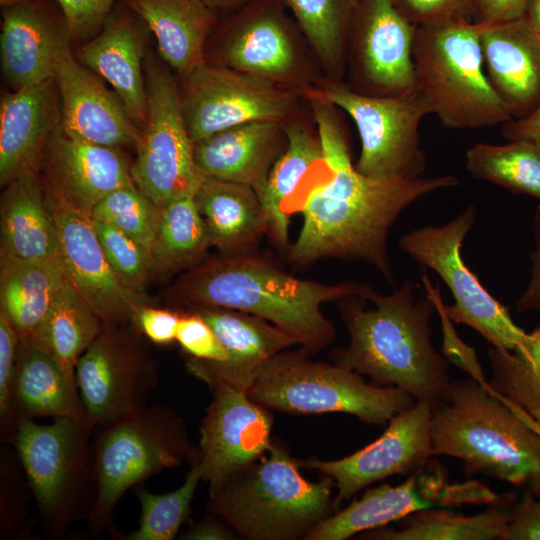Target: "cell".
<instances>
[{"label": "cell", "instance_id": "1", "mask_svg": "<svg viewBox=\"0 0 540 540\" xmlns=\"http://www.w3.org/2000/svg\"><path fill=\"white\" fill-rule=\"evenodd\" d=\"M308 101L323 151V161L305 180L289 213L301 212L303 224L287 250L294 266L322 259L363 261L393 284L387 251L389 230L413 202L458 185L451 175L417 179H380L361 174L352 162L349 142L331 103Z\"/></svg>", "mask_w": 540, "mask_h": 540}, {"label": "cell", "instance_id": "2", "mask_svg": "<svg viewBox=\"0 0 540 540\" xmlns=\"http://www.w3.org/2000/svg\"><path fill=\"white\" fill-rule=\"evenodd\" d=\"M373 293L368 284L353 280L325 284L294 277L253 250L204 258L164 291L176 304L230 308L265 319L310 354L336 338L333 323L322 313L324 303L353 296L369 300Z\"/></svg>", "mask_w": 540, "mask_h": 540}, {"label": "cell", "instance_id": "3", "mask_svg": "<svg viewBox=\"0 0 540 540\" xmlns=\"http://www.w3.org/2000/svg\"><path fill=\"white\" fill-rule=\"evenodd\" d=\"M412 293L413 285L406 280L389 295L374 291L369 298L373 308L366 309L365 299L357 296L338 301L349 344L334 349L330 358L369 376L376 385L398 387L433 408L448 394L449 362L432 345L433 302H415Z\"/></svg>", "mask_w": 540, "mask_h": 540}, {"label": "cell", "instance_id": "4", "mask_svg": "<svg viewBox=\"0 0 540 540\" xmlns=\"http://www.w3.org/2000/svg\"><path fill=\"white\" fill-rule=\"evenodd\" d=\"M434 456L461 460L468 474H484L540 498V435L501 398L474 379L451 382L432 408Z\"/></svg>", "mask_w": 540, "mask_h": 540}, {"label": "cell", "instance_id": "5", "mask_svg": "<svg viewBox=\"0 0 540 540\" xmlns=\"http://www.w3.org/2000/svg\"><path fill=\"white\" fill-rule=\"evenodd\" d=\"M285 447L271 443L257 461L210 487V512L251 540L305 538L334 507L333 478H304Z\"/></svg>", "mask_w": 540, "mask_h": 540}, {"label": "cell", "instance_id": "6", "mask_svg": "<svg viewBox=\"0 0 540 540\" xmlns=\"http://www.w3.org/2000/svg\"><path fill=\"white\" fill-rule=\"evenodd\" d=\"M481 29L473 21L417 27L415 88L447 128L477 129L514 119L484 71Z\"/></svg>", "mask_w": 540, "mask_h": 540}, {"label": "cell", "instance_id": "7", "mask_svg": "<svg viewBox=\"0 0 540 540\" xmlns=\"http://www.w3.org/2000/svg\"><path fill=\"white\" fill-rule=\"evenodd\" d=\"M92 455L96 490L88 520L92 531L101 532L128 489L184 461L193 463L198 449L174 410L152 404L95 427Z\"/></svg>", "mask_w": 540, "mask_h": 540}, {"label": "cell", "instance_id": "8", "mask_svg": "<svg viewBox=\"0 0 540 540\" xmlns=\"http://www.w3.org/2000/svg\"><path fill=\"white\" fill-rule=\"evenodd\" d=\"M304 349L275 355L258 372L247 395L265 408L291 413L343 412L384 425L417 400L398 387L368 384L339 364L313 361Z\"/></svg>", "mask_w": 540, "mask_h": 540}, {"label": "cell", "instance_id": "9", "mask_svg": "<svg viewBox=\"0 0 540 540\" xmlns=\"http://www.w3.org/2000/svg\"><path fill=\"white\" fill-rule=\"evenodd\" d=\"M88 419L54 418L17 422L12 442L35 497L45 529L59 535L95 500L92 432Z\"/></svg>", "mask_w": 540, "mask_h": 540}, {"label": "cell", "instance_id": "10", "mask_svg": "<svg viewBox=\"0 0 540 540\" xmlns=\"http://www.w3.org/2000/svg\"><path fill=\"white\" fill-rule=\"evenodd\" d=\"M309 97L325 100L351 117L361 141L355 164L361 174L380 179L422 177L426 156L420 146L419 126L431 111L416 88L396 96H375L323 76L304 95Z\"/></svg>", "mask_w": 540, "mask_h": 540}, {"label": "cell", "instance_id": "11", "mask_svg": "<svg viewBox=\"0 0 540 540\" xmlns=\"http://www.w3.org/2000/svg\"><path fill=\"white\" fill-rule=\"evenodd\" d=\"M284 0H254L234 10L218 27L211 64L294 90L303 97L323 76L316 74L307 43ZM308 44V43H307ZM315 57V56H314Z\"/></svg>", "mask_w": 540, "mask_h": 540}, {"label": "cell", "instance_id": "12", "mask_svg": "<svg viewBox=\"0 0 540 540\" xmlns=\"http://www.w3.org/2000/svg\"><path fill=\"white\" fill-rule=\"evenodd\" d=\"M146 120L131 166L135 185L159 208L195 193L203 179L183 115L180 86L162 60L146 55Z\"/></svg>", "mask_w": 540, "mask_h": 540}, {"label": "cell", "instance_id": "13", "mask_svg": "<svg viewBox=\"0 0 540 540\" xmlns=\"http://www.w3.org/2000/svg\"><path fill=\"white\" fill-rule=\"evenodd\" d=\"M476 209L470 205L441 226H425L401 237L399 247L423 267L435 271L449 288L454 304L445 305L452 322L477 331L491 346L515 351L527 345L529 333L517 326L507 307L494 298L461 257Z\"/></svg>", "mask_w": 540, "mask_h": 540}, {"label": "cell", "instance_id": "14", "mask_svg": "<svg viewBox=\"0 0 540 540\" xmlns=\"http://www.w3.org/2000/svg\"><path fill=\"white\" fill-rule=\"evenodd\" d=\"M133 324L103 325L79 357L76 381L86 414L97 427L141 409L159 385V366Z\"/></svg>", "mask_w": 540, "mask_h": 540}, {"label": "cell", "instance_id": "15", "mask_svg": "<svg viewBox=\"0 0 540 540\" xmlns=\"http://www.w3.org/2000/svg\"><path fill=\"white\" fill-rule=\"evenodd\" d=\"M179 86L193 144L248 122H286L305 100L294 90L208 62L182 79Z\"/></svg>", "mask_w": 540, "mask_h": 540}, {"label": "cell", "instance_id": "16", "mask_svg": "<svg viewBox=\"0 0 540 540\" xmlns=\"http://www.w3.org/2000/svg\"><path fill=\"white\" fill-rule=\"evenodd\" d=\"M41 181L55 222L59 265L65 277L103 325L132 324L138 310L150 304L148 296L127 288L117 278L92 217Z\"/></svg>", "mask_w": 540, "mask_h": 540}, {"label": "cell", "instance_id": "17", "mask_svg": "<svg viewBox=\"0 0 540 540\" xmlns=\"http://www.w3.org/2000/svg\"><path fill=\"white\" fill-rule=\"evenodd\" d=\"M416 30L393 0H360L347 39L348 85L375 96L414 90L412 51Z\"/></svg>", "mask_w": 540, "mask_h": 540}, {"label": "cell", "instance_id": "18", "mask_svg": "<svg viewBox=\"0 0 540 540\" xmlns=\"http://www.w3.org/2000/svg\"><path fill=\"white\" fill-rule=\"evenodd\" d=\"M431 415V405L417 401L395 415L377 440L357 452L334 461L312 457L299 464L335 480L337 495L333 504L337 507L376 481L422 468L434 456Z\"/></svg>", "mask_w": 540, "mask_h": 540}, {"label": "cell", "instance_id": "19", "mask_svg": "<svg viewBox=\"0 0 540 540\" xmlns=\"http://www.w3.org/2000/svg\"><path fill=\"white\" fill-rule=\"evenodd\" d=\"M213 398L200 427L195 463L201 479L214 487L246 468L271 445L273 418L246 392L223 383L209 386Z\"/></svg>", "mask_w": 540, "mask_h": 540}, {"label": "cell", "instance_id": "20", "mask_svg": "<svg viewBox=\"0 0 540 540\" xmlns=\"http://www.w3.org/2000/svg\"><path fill=\"white\" fill-rule=\"evenodd\" d=\"M1 16L0 59L6 82L19 90L54 78L72 43L57 0H27L2 8Z\"/></svg>", "mask_w": 540, "mask_h": 540}, {"label": "cell", "instance_id": "21", "mask_svg": "<svg viewBox=\"0 0 540 540\" xmlns=\"http://www.w3.org/2000/svg\"><path fill=\"white\" fill-rule=\"evenodd\" d=\"M189 308L208 323L227 353L225 361L186 359L187 371L208 386L223 383L247 393L266 362L298 344L283 329L249 313L216 306Z\"/></svg>", "mask_w": 540, "mask_h": 540}, {"label": "cell", "instance_id": "22", "mask_svg": "<svg viewBox=\"0 0 540 540\" xmlns=\"http://www.w3.org/2000/svg\"><path fill=\"white\" fill-rule=\"evenodd\" d=\"M96 75L76 61L72 52L58 64L54 79L63 131L97 145L136 149L141 128L130 117L118 94Z\"/></svg>", "mask_w": 540, "mask_h": 540}, {"label": "cell", "instance_id": "23", "mask_svg": "<svg viewBox=\"0 0 540 540\" xmlns=\"http://www.w3.org/2000/svg\"><path fill=\"white\" fill-rule=\"evenodd\" d=\"M131 166L121 149L71 137L59 124L48 141L39 169L46 184L91 216L109 193L134 182Z\"/></svg>", "mask_w": 540, "mask_h": 540}, {"label": "cell", "instance_id": "24", "mask_svg": "<svg viewBox=\"0 0 540 540\" xmlns=\"http://www.w3.org/2000/svg\"><path fill=\"white\" fill-rule=\"evenodd\" d=\"M148 32L144 21L120 1L99 33L78 51L79 62L113 87L141 129L147 112L144 60Z\"/></svg>", "mask_w": 540, "mask_h": 540}, {"label": "cell", "instance_id": "25", "mask_svg": "<svg viewBox=\"0 0 540 540\" xmlns=\"http://www.w3.org/2000/svg\"><path fill=\"white\" fill-rule=\"evenodd\" d=\"M61 122L54 78L5 94L0 103V183L38 172L48 141Z\"/></svg>", "mask_w": 540, "mask_h": 540}, {"label": "cell", "instance_id": "26", "mask_svg": "<svg viewBox=\"0 0 540 540\" xmlns=\"http://www.w3.org/2000/svg\"><path fill=\"white\" fill-rule=\"evenodd\" d=\"M481 25V24H480ZM486 75L514 118L540 105V36L527 19L482 25L480 34Z\"/></svg>", "mask_w": 540, "mask_h": 540}, {"label": "cell", "instance_id": "27", "mask_svg": "<svg viewBox=\"0 0 540 540\" xmlns=\"http://www.w3.org/2000/svg\"><path fill=\"white\" fill-rule=\"evenodd\" d=\"M287 145L284 122L254 121L194 143L203 176L251 186L258 192Z\"/></svg>", "mask_w": 540, "mask_h": 540}, {"label": "cell", "instance_id": "28", "mask_svg": "<svg viewBox=\"0 0 540 540\" xmlns=\"http://www.w3.org/2000/svg\"><path fill=\"white\" fill-rule=\"evenodd\" d=\"M12 410L15 426L21 419H88L75 369L63 364L32 335L21 337L19 341L12 384Z\"/></svg>", "mask_w": 540, "mask_h": 540}, {"label": "cell", "instance_id": "29", "mask_svg": "<svg viewBox=\"0 0 540 540\" xmlns=\"http://www.w3.org/2000/svg\"><path fill=\"white\" fill-rule=\"evenodd\" d=\"M154 35L161 59L181 79L206 62V45L219 23L202 0H120Z\"/></svg>", "mask_w": 540, "mask_h": 540}, {"label": "cell", "instance_id": "30", "mask_svg": "<svg viewBox=\"0 0 540 540\" xmlns=\"http://www.w3.org/2000/svg\"><path fill=\"white\" fill-rule=\"evenodd\" d=\"M0 206V255L59 265L56 226L38 172L7 184Z\"/></svg>", "mask_w": 540, "mask_h": 540}, {"label": "cell", "instance_id": "31", "mask_svg": "<svg viewBox=\"0 0 540 540\" xmlns=\"http://www.w3.org/2000/svg\"><path fill=\"white\" fill-rule=\"evenodd\" d=\"M195 201L211 247L222 254L252 251L267 235V218L251 186L204 176Z\"/></svg>", "mask_w": 540, "mask_h": 540}, {"label": "cell", "instance_id": "32", "mask_svg": "<svg viewBox=\"0 0 540 540\" xmlns=\"http://www.w3.org/2000/svg\"><path fill=\"white\" fill-rule=\"evenodd\" d=\"M296 114L284 128L287 145L274 163L262 188L256 192L264 209L272 242L289 248V208L305 180L323 161L319 135Z\"/></svg>", "mask_w": 540, "mask_h": 540}, {"label": "cell", "instance_id": "33", "mask_svg": "<svg viewBox=\"0 0 540 540\" xmlns=\"http://www.w3.org/2000/svg\"><path fill=\"white\" fill-rule=\"evenodd\" d=\"M64 279L59 265L0 255V311L20 338L37 329Z\"/></svg>", "mask_w": 540, "mask_h": 540}, {"label": "cell", "instance_id": "34", "mask_svg": "<svg viewBox=\"0 0 540 540\" xmlns=\"http://www.w3.org/2000/svg\"><path fill=\"white\" fill-rule=\"evenodd\" d=\"M417 480L414 473L400 485L384 484L366 490L360 499L316 525L306 539L344 540L361 531L380 528L416 511L431 508L434 502L419 492Z\"/></svg>", "mask_w": 540, "mask_h": 540}, {"label": "cell", "instance_id": "35", "mask_svg": "<svg viewBox=\"0 0 540 540\" xmlns=\"http://www.w3.org/2000/svg\"><path fill=\"white\" fill-rule=\"evenodd\" d=\"M360 0H284L326 78L342 81L347 39Z\"/></svg>", "mask_w": 540, "mask_h": 540}, {"label": "cell", "instance_id": "36", "mask_svg": "<svg viewBox=\"0 0 540 540\" xmlns=\"http://www.w3.org/2000/svg\"><path fill=\"white\" fill-rule=\"evenodd\" d=\"M195 193L179 197L160 208L151 251L155 274L186 271L202 261L211 247Z\"/></svg>", "mask_w": 540, "mask_h": 540}, {"label": "cell", "instance_id": "37", "mask_svg": "<svg viewBox=\"0 0 540 540\" xmlns=\"http://www.w3.org/2000/svg\"><path fill=\"white\" fill-rule=\"evenodd\" d=\"M419 510L404 518L398 530L382 529L365 534L376 540H490L503 539L512 511L490 507L471 516L446 510Z\"/></svg>", "mask_w": 540, "mask_h": 540}, {"label": "cell", "instance_id": "38", "mask_svg": "<svg viewBox=\"0 0 540 540\" xmlns=\"http://www.w3.org/2000/svg\"><path fill=\"white\" fill-rule=\"evenodd\" d=\"M102 327V321L65 277L52 305L32 336L63 364L75 369L77 360Z\"/></svg>", "mask_w": 540, "mask_h": 540}, {"label": "cell", "instance_id": "39", "mask_svg": "<svg viewBox=\"0 0 540 540\" xmlns=\"http://www.w3.org/2000/svg\"><path fill=\"white\" fill-rule=\"evenodd\" d=\"M466 167L477 179L540 200V141L477 143L466 153Z\"/></svg>", "mask_w": 540, "mask_h": 540}, {"label": "cell", "instance_id": "40", "mask_svg": "<svg viewBox=\"0 0 540 540\" xmlns=\"http://www.w3.org/2000/svg\"><path fill=\"white\" fill-rule=\"evenodd\" d=\"M492 377L488 388L525 410L540 409V326L515 351L488 349Z\"/></svg>", "mask_w": 540, "mask_h": 540}, {"label": "cell", "instance_id": "41", "mask_svg": "<svg viewBox=\"0 0 540 540\" xmlns=\"http://www.w3.org/2000/svg\"><path fill=\"white\" fill-rule=\"evenodd\" d=\"M201 474L192 463L184 483L176 490L165 494H154L143 487L136 489L141 507L139 526L122 537L125 540H173L190 513Z\"/></svg>", "mask_w": 540, "mask_h": 540}, {"label": "cell", "instance_id": "42", "mask_svg": "<svg viewBox=\"0 0 540 540\" xmlns=\"http://www.w3.org/2000/svg\"><path fill=\"white\" fill-rule=\"evenodd\" d=\"M91 217L115 226L151 253L159 224L160 208L134 182L104 197L93 209Z\"/></svg>", "mask_w": 540, "mask_h": 540}, {"label": "cell", "instance_id": "43", "mask_svg": "<svg viewBox=\"0 0 540 540\" xmlns=\"http://www.w3.org/2000/svg\"><path fill=\"white\" fill-rule=\"evenodd\" d=\"M92 219L104 254L117 278L127 288L146 294V286L155 275L151 253L115 226Z\"/></svg>", "mask_w": 540, "mask_h": 540}, {"label": "cell", "instance_id": "44", "mask_svg": "<svg viewBox=\"0 0 540 540\" xmlns=\"http://www.w3.org/2000/svg\"><path fill=\"white\" fill-rule=\"evenodd\" d=\"M421 280L425 287L427 298L433 302L435 310L438 311L441 318L443 332L442 351L445 358L449 363L468 373L472 379L484 386H488V381L485 378L474 349L465 344L453 328L452 321L445 312V305L442 301L439 288L432 286L426 274L421 275Z\"/></svg>", "mask_w": 540, "mask_h": 540}, {"label": "cell", "instance_id": "45", "mask_svg": "<svg viewBox=\"0 0 540 540\" xmlns=\"http://www.w3.org/2000/svg\"><path fill=\"white\" fill-rule=\"evenodd\" d=\"M476 0H393L416 27L472 21Z\"/></svg>", "mask_w": 540, "mask_h": 540}, {"label": "cell", "instance_id": "46", "mask_svg": "<svg viewBox=\"0 0 540 540\" xmlns=\"http://www.w3.org/2000/svg\"><path fill=\"white\" fill-rule=\"evenodd\" d=\"M20 336L5 315L0 311V418L1 432L5 437L13 436L15 422L12 410V384Z\"/></svg>", "mask_w": 540, "mask_h": 540}, {"label": "cell", "instance_id": "47", "mask_svg": "<svg viewBox=\"0 0 540 540\" xmlns=\"http://www.w3.org/2000/svg\"><path fill=\"white\" fill-rule=\"evenodd\" d=\"M176 341L190 357L225 361L227 353L208 323L195 311L182 312Z\"/></svg>", "mask_w": 540, "mask_h": 540}, {"label": "cell", "instance_id": "48", "mask_svg": "<svg viewBox=\"0 0 540 540\" xmlns=\"http://www.w3.org/2000/svg\"><path fill=\"white\" fill-rule=\"evenodd\" d=\"M117 0H57L67 20L73 42L85 43L96 36Z\"/></svg>", "mask_w": 540, "mask_h": 540}, {"label": "cell", "instance_id": "49", "mask_svg": "<svg viewBox=\"0 0 540 540\" xmlns=\"http://www.w3.org/2000/svg\"><path fill=\"white\" fill-rule=\"evenodd\" d=\"M181 313L149 304L138 310L132 324L150 341L160 345L170 344L176 341Z\"/></svg>", "mask_w": 540, "mask_h": 540}, {"label": "cell", "instance_id": "50", "mask_svg": "<svg viewBox=\"0 0 540 540\" xmlns=\"http://www.w3.org/2000/svg\"><path fill=\"white\" fill-rule=\"evenodd\" d=\"M504 540H540V499L532 493L512 510Z\"/></svg>", "mask_w": 540, "mask_h": 540}, {"label": "cell", "instance_id": "51", "mask_svg": "<svg viewBox=\"0 0 540 540\" xmlns=\"http://www.w3.org/2000/svg\"><path fill=\"white\" fill-rule=\"evenodd\" d=\"M528 0H476L472 21L491 25L521 18Z\"/></svg>", "mask_w": 540, "mask_h": 540}, {"label": "cell", "instance_id": "52", "mask_svg": "<svg viewBox=\"0 0 540 540\" xmlns=\"http://www.w3.org/2000/svg\"><path fill=\"white\" fill-rule=\"evenodd\" d=\"M535 251L531 253V278L516 303L518 312L540 309V206L535 212Z\"/></svg>", "mask_w": 540, "mask_h": 540}, {"label": "cell", "instance_id": "53", "mask_svg": "<svg viewBox=\"0 0 540 540\" xmlns=\"http://www.w3.org/2000/svg\"><path fill=\"white\" fill-rule=\"evenodd\" d=\"M501 133L508 141H540V105L529 115L522 118H514L503 124Z\"/></svg>", "mask_w": 540, "mask_h": 540}, {"label": "cell", "instance_id": "54", "mask_svg": "<svg viewBox=\"0 0 540 540\" xmlns=\"http://www.w3.org/2000/svg\"><path fill=\"white\" fill-rule=\"evenodd\" d=\"M235 538L232 531L211 515H206L193 524L181 536V539L185 540H232Z\"/></svg>", "mask_w": 540, "mask_h": 540}, {"label": "cell", "instance_id": "55", "mask_svg": "<svg viewBox=\"0 0 540 540\" xmlns=\"http://www.w3.org/2000/svg\"><path fill=\"white\" fill-rule=\"evenodd\" d=\"M497 395V394H496ZM501 398L528 426L540 435V409L525 410L511 401Z\"/></svg>", "mask_w": 540, "mask_h": 540}, {"label": "cell", "instance_id": "56", "mask_svg": "<svg viewBox=\"0 0 540 540\" xmlns=\"http://www.w3.org/2000/svg\"><path fill=\"white\" fill-rule=\"evenodd\" d=\"M524 17L540 36V0H528Z\"/></svg>", "mask_w": 540, "mask_h": 540}, {"label": "cell", "instance_id": "57", "mask_svg": "<svg viewBox=\"0 0 540 540\" xmlns=\"http://www.w3.org/2000/svg\"><path fill=\"white\" fill-rule=\"evenodd\" d=\"M208 6L219 10H237L254 0H202Z\"/></svg>", "mask_w": 540, "mask_h": 540}, {"label": "cell", "instance_id": "58", "mask_svg": "<svg viewBox=\"0 0 540 540\" xmlns=\"http://www.w3.org/2000/svg\"><path fill=\"white\" fill-rule=\"evenodd\" d=\"M24 1H27V0H0V6H1V8H5V7H9V6H13V5L22 3Z\"/></svg>", "mask_w": 540, "mask_h": 540}, {"label": "cell", "instance_id": "59", "mask_svg": "<svg viewBox=\"0 0 540 540\" xmlns=\"http://www.w3.org/2000/svg\"><path fill=\"white\" fill-rule=\"evenodd\" d=\"M540 499V498H539Z\"/></svg>", "mask_w": 540, "mask_h": 540}]
</instances>
